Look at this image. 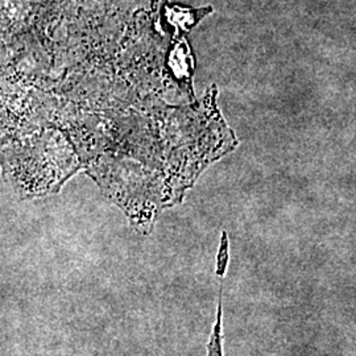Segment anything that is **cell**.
Listing matches in <instances>:
<instances>
[{"mask_svg":"<svg viewBox=\"0 0 356 356\" xmlns=\"http://www.w3.org/2000/svg\"><path fill=\"white\" fill-rule=\"evenodd\" d=\"M227 267V254L225 259L219 260L218 264V275L220 277V285H219V298H218V310H216V325L213 326V332L210 342L207 344V356H223V348H222V300H223V276Z\"/></svg>","mask_w":356,"mask_h":356,"instance_id":"6da1fadb","label":"cell"}]
</instances>
